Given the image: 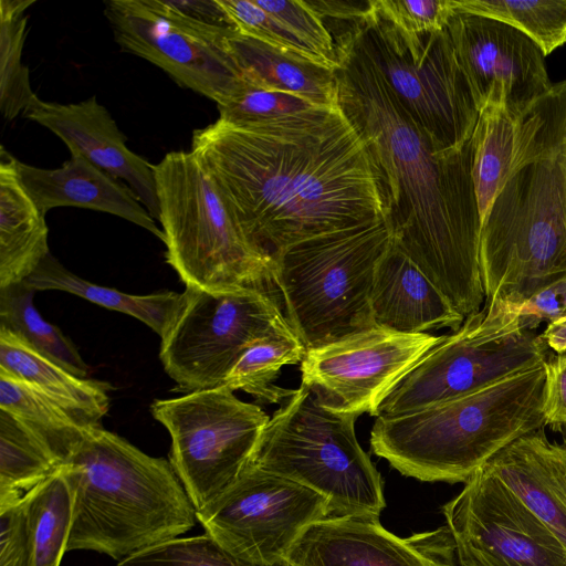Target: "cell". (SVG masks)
Returning a JSON list of instances; mask_svg holds the SVG:
<instances>
[{
	"instance_id": "cell-16",
	"label": "cell",
	"mask_w": 566,
	"mask_h": 566,
	"mask_svg": "<svg viewBox=\"0 0 566 566\" xmlns=\"http://www.w3.org/2000/svg\"><path fill=\"white\" fill-rule=\"evenodd\" d=\"M441 338L374 326L307 350L301 361L302 384L331 409L377 417L388 392Z\"/></svg>"
},
{
	"instance_id": "cell-2",
	"label": "cell",
	"mask_w": 566,
	"mask_h": 566,
	"mask_svg": "<svg viewBox=\"0 0 566 566\" xmlns=\"http://www.w3.org/2000/svg\"><path fill=\"white\" fill-rule=\"evenodd\" d=\"M335 48L338 106L382 174L394 242L465 318L485 297L473 137L462 149L442 148L402 107L350 29Z\"/></svg>"
},
{
	"instance_id": "cell-29",
	"label": "cell",
	"mask_w": 566,
	"mask_h": 566,
	"mask_svg": "<svg viewBox=\"0 0 566 566\" xmlns=\"http://www.w3.org/2000/svg\"><path fill=\"white\" fill-rule=\"evenodd\" d=\"M34 293L27 282L0 289V329L11 333L72 374L87 378V364L73 342L42 318L33 304Z\"/></svg>"
},
{
	"instance_id": "cell-1",
	"label": "cell",
	"mask_w": 566,
	"mask_h": 566,
	"mask_svg": "<svg viewBox=\"0 0 566 566\" xmlns=\"http://www.w3.org/2000/svg\"><path fill=\"white\" fill-rule=\"evenodd\" d=\"M192 151L249 242L273 258L302 241L388 219L382 174L338 105L196 129Z\"/></svg>"
},
{
	"instance_id": "cell-7",
	"label": "cell",
	"mask_w": 566,
	"mask_h": 566,
	"mask_svg": "<svg viewBox=\"0 0 566 566\" xmlns=\"http://www.w3.org/2000/svg\"><path fill=\"white\" fill-rule=\"evenodd\" d=\"M154 170L166 261L186 286L274 295L273 259L249 242L198 157L170 151Z\"/></svg>"
},
{
	"instance_id": "cell-43",
	"label": "cell",
	"mask_w": 566,
	"mask_h": 566,
	"mask_svg": "<svg viewBox=\"0 0 566 566\" xmlns=\"http://www.w3.org/2000/svg\"><path fill=\"white\" fill-rule=\"evenodd\" d=\"M169 9L181 18L206 27L234 29L219 0H165Z\"/></svg>"
},
{
	"instance_id": "cell-9",
	"label": "cell",
	"mask_w": 566,
	"mask_h": 566,
	"mask_svg": "<svg viewBox=\"0 0 566 566\" xmlns=\"http://www.w3.org/2000/svg\"><path fill=\"white\" fill-rule=\"evenodd\" d=\"M548 347L525 327L518 307L486 300L429 349L388 392L378 416L420 410L545 361ZM377 416V417H378Z\"/></svg>"
},
{
	"instance_id": "cell-28",
	"label": "cell",
	"mask_w": 566,
	"mask_h": 566,
	"mask_svg": "<svg viewBox=\"0 0 566 566\" xmlns=\"http://www.w3.org/2000/svg\"><path fill=\"white\" fill-rule=\"evenodd\" d=\"M61 464L18 417L0 408V506L14 503Z\"/></svg>"
},
{
	"instance_id": "cell-4",
	"label": "cell",
	"mask_w": 566,
	"mask_h": 566,
	"mask_svg": "<svg viewBox=\"0 0 566 566\" xmlns=\"http://www.w3.org/2000/svg\"><path fill=\"white\" fill-rule=\"evenodd\" d=\"M74 489L67 551L118 562L191 530L197 511L170 462L102 426L87 427L62 463Z\"/></svg>"
},
{
	"instance_id": "cell-3",
	"label": "cell",
	"mask_w": 566,
	"mask_h": 566,
	"mask_svg": "<svg viewBox=\"0 0 566 566\" xmlns=\"http://www.w3.org/2000/svg\"><path fill=\"white\" fill-rule=\"evenodd\" d=\"M486 300L520 306L566 275V80L518 119L509 175L482 218Z\"/></svg>"
},
{
	"instance_id": "cell-31",
	"label": "cell",
	"mask_w": 566,
	"mask_h": 566,
	"mask_svg": "<svg viewBox=\"0 0 566 566\" xmlns=\"http://www.w3.org/2000/svg\"><path fill=\"white\" fill-rule=\"evenodd\" d=\"M0 408L25 423L49 447L61 465L87 428L59 405L3 369H0Z\"/></svg>"
},
{
	"instance_id": "cell-34",
	"label": "cell",
	"mask_w": 566,
	"mask_h": 566,
	"mask_svg": "<svg viewBox=\"0 0 566 566\" xmlns=\"http://www.w3.org/2000/svg\"><path fill=\"white\" fill-rule=\"evenodd\" d=\"M453 6L514 27L545 56L566 43V0H453Z\"/></svg>"
},
{
	"instance_id": "cell-13",
	"label": "cell",
	"mask_w": 566,
	"mask_h": 566,
	"mask_svg": "<svg viewBox=\"0 0 566 566\" xmlns=\"http://www.w3.org/2000/svg\"><path fill=\"white\" fill-rule=\"evenodd\" d=\"M331 516L317 492L249 463L235 481L197 511L205 533L256 566H287L286 556L310 524Z\"/></svg>"
},
{
	"instance_id": "cell-42",
	"label": "cell",
	"mask_w": 566,
	"mask_h": 566,
	"mask_svg": "<svg viewBox=\"0 0 566 566\" xmlns=\"http://www.w3.org/2000/svg\"><path fill=\"white\" fill-rule=\"evenodd\" d=\"M522 324L535 331L541 323H553L566 315V275L518 306Z\"/></svg>"
},
{
	"instance_id": "cell-32",
	"label": "cell",
	"mask_w": 566,
	"mask_h": 566,
	"mask_svg": "<svg viewBox=\"0 0 566 566\" xmlns=\"http://www.w3.org/2000/svg\"><path fill=\"white\" fill-rule=\"evenodd\" d=\"M306 349L297 335H276L248 347L229 373L224 385L243 390L262 403H283L294 392L274 385L283 366L302 361Z\"/></svg>"
},
{
	"instance_id": "cell-30",
	"label": "cell",
	"mask_w": 566,
	"mask_h": 566,
	"mask_svg": "<svg viewBox=\"0 0 566 566\" xmlns=\"http://www.w3.org/2000/svg\"><path fill=\"white\" fill-rule=\"evenodd\" d=\"M517 119L502 104L488 103L480 111L472 135V177L481 221L511 169Z\"/></svg>"
},
{
	"instance_id": "cell-39",
	"label": "cell",
	"mask_w": 566,
	"mask_h": 566,
	"mask_svg": "<svg viewBox=\"0 0 566 566\" xmlns=\"http://www.w3.org/2000/svg\"><path fill=\"white\" fill-rule=\"evenodd\" d=\"M374 10L412 33L442 31L454 12L453 0H370Z\"/></svg>"
},
{
	"instance_id": "cell-37",
	"label": "cell",
	"mask_w": 566,
	"mask_h": 566,
	"mask_svg": "<svg viewBox=\"0 0 566 566\" xmlns=\"http://www.w3.org/2000/svg\"><path fill=\"white\" fill-rule=\"evenodd\" d=\"M318 107L324 106L293 94L249 85L245 82L233 96L218 105L219 118L233 124L270 122Z\"/></svg>"
},
{
	"instance_id": "cell-25",
	"label": "cell",
	"mask_w": 566,
	"mask_h": 566,
	"mask_svg": "<svg viewBox=\"0 0 566 566\" xmlns=\"http://www.w3.org/2000/svg\"><path fill=\"white\" fill-rule=\"evenodd\" d=\"M227 44L243 82L293 94L322 106L338 105L335 71L284 54L235 30Z\"/></svg>"
},
{
	"instance_id": "cell-5",
	"label": "cell",
	"mask_w": 566,
	"mask_h": 566,
	"mask_svg": "<svg viewBox=\"0 0 566 566\" xmlns=\"http://www.w3.org/2000/svg\"><path fill=\"white\" fill-rule=\"evenodd\" d=\"M544 363L430 407L378 416L371 451L405 476L465 483L522 436L545 427Z\"/></svg>"
},
{
	"instance_id": "cell-27",
	"label": "cell",
	"mask_w": 566,
	"mask_h": 566,
	"mask_svg": "<svg viewBox=\"0 0 566 566\" xmlns=\"http://www.w3.org/2000/svg\"><path fill=\"white\" fill-rule=\"evenodd\" d=\"M27 514L31 566H60L67 552L74 489L60 468L50 478L23 495Z\"/></svg>"
},
{
	"instance_id": "cell-23",
	"label": "cell",
	"mask_w": 566,
	"mask_h": 566,
	"mask_svg": "<svg viewBox=\"0 0 566 566\" xmlns=\"http://www.w3.org/2000/svg\"><path fill=\"white\" fill-rule=\"evenodd\" d=\"M17 161L0 156V289L25 282L50 254L45 214L24 187Z\"/></svg>"
},
{
	"instance_id": "cell-14",
	"label": "cell",
	"mask_w": 566,
	"mask_h": 566,
	"mask_svg": "<svg viewBox=\"0 0 566 566\" xmlns=\"http://www.w3.org/2000/svg\"><path fill=\"white\" fill-rule=\"evenodd\" d=\"M104 14L116 43L165 71L184 87L223 104L242 86L227 44L234 29L190 22L165 0H111Z\"/></svg>"
},
{
	"instance_id": "cell-24",
	"label": "cell",
	"mask_w": 566,
	"mask_h": 566,
	"mask_svg": "<svg viewBox=\"0 0 566 566\" xmlns=\"http://www.w3.org/2000/svg\"><path fill=\"white\" fill-rule=\"evenodd\" d=\"M0 369L59 405L83 427L101 426L108 411V384L72 374L3 329Z\"/></svg>"
},
{
	"instance_id": "cell-20",
	"label": "cell",
	"mask_w": 566,
	"mask_h": 566,
	"mask_svg": "<svg viewBox=\"0 0 566 566\" xmlns=\"http://www.w3.org/2000/svg\"><path fill=\"white\" fill-rule=\"evenodd\" d=\"M17 168L24 187L44 214L56 207L96 210L123 218L164 240L163 230L134 191L83 156L71 155L55 169L19 160Z\"/></svg>"
},
{
	"instance_id": "cell-26",
	"label": "cell",
	"mask_w": 566,
	"mask_h": 566,
	"mask_svg": "<svg viewBox=\"0 0 566 566\" xmlns=\"http://www.w3.org/2000/svg\"><path fill=\"white\" fill-rule=\"evenodd\" d=\"M35 291L59 290L133 316L161 337L169 325L180 293L164 291L134 295L88 282L65 269L51 253L25 281Z\"/></svg>"
},
{
	"instance_id": "cell-35",
	"label": "cell",
	"mask_w": 566,
	"mask_h": 566,
	"mask_svg": "<svg viewBox=\"0 0 566 566\" xmlns=\"http://www.w3.org/2000/svg\"><path fill=\"white\" fill-rule=\"evenodd\" d=\"M117 566H256L224 549L210 535L176 537L118 562Z\"/></svg>"
},
{
	"instance_id": "cell-15",
	"label": "cell",
	"mask_w": 566,
	"mask_h": 566,
	"mask_svg": "<svg viewBox=\"0 0 566 566\" xmlns=\"http://www.w3.org/2000/svg\"><path fill=\"white\" fill-rule=\"evenodd\" d=\"M442 514L458 566H566V546L485 467Z\"/></svg>"
},
{
	"instance_id": "cell-12",
	"label": "cell",
	"mask_w": 566,
	"mask_h": 566,
	"mask_svg": "<svg viewBox=\"0 0 566 566\" xmlns=\"http://www.w3.org/2000/svg\"><path fill=\"white\" fill-rule=\"evenodd\" d=\"M150 411L171 437L169 462L196 511L216 500L250 463L270 419L226 386L157 399Z\"/></svg>"
},
{
	"instance_id": "cell-38",
	"label": "cell",
	"mask_w": 566,
	"mask_h": 566,
	"mask_svg": "<svg viewBox=\"0 0 566 566\" xmlns=\"http://www.w3.org/2000/svg\"><path fill=\"white\" fill-rule=\"evenodd\" d=\"M332 70L339 67L335 40L323 18L307 1L254 0Z\"/></svg>"
},
{
	"instance_id": "cell-33",
	"label": "cell",
	"mask_w": 566,
	"mask_h": 566,
	"mask_svg": "<svg viewBox=\"0 0 566 566\" xmlns=\"http://www.w3.org/2000/svg\"><path fill=\"white\" fill-rule=\"evenodd\" d=\"M34 0L0 1V109L7 120L29 111L40 98L32 91L22 63L27 38L25 15Z\"/></svg>"
},
{
	"instance_id": "cell-10",
	"label": "cell",
	"mask_w": 566,
	"mask_h": 566,
	"mask_svg": "<svg viewBox=\"0 0 566 566\" xmlns=\"http://www.w3.org/2000/svg\"><path fill=\"white\" fill-rule=\"evenodd\" d=\"M350 30L409 115L442 148L462 149L473 135L480 109L447 29L407 32L370 4L365 19Z\"/></svg>"
},
{
	"instance_id": "cell-36",
	"label": "cell",
	"mask_w": 566,
	"mask_h": 566,
	"mask_svg": "<svg viewBox=\"0 0 566 566\" xmlns=\"http://www.w3.org/2000/svg\"><path fill=\"white\" fill-rule=\"evenodd\" d=\"M219 2L238 33L290 56L331 69L254 0H219Z\"/></svg>"
},
{
	"instance_id": "cell-19",
	"label": "cell",
	"mask_w": 566,
	"mask_h": 566,
	"mask_svg": "<svg viewBox=\"0 0 566 566\" xmlns=\"http://www.w3.org/2000/svg\"><path fill=\"white\" fill-rule=\"evenodd\" d=\"M24 117L55 134L71 155L125 181L151 217L159 218L154 165L127 147L126 136L95 96L69 104L39 99Z\"/></svg>"
},
{
	"instance_id": "cell-41",
	"label": "cell",
	"mask_w": 566,
	"mask_h": 566,
	"mask_svg": "<svg viewBox=\"0 0 566 566\" xmlns=\"http://www.w3.org/2000/svg\"><path fill=\"white\" fill-rule=\"evenodd\" d=\"M542 411L545 426L555 431L566 429V352L551 354L544 361Z\"/></svg>"
},
{
	"instance_id": "cell-18",
	"label": "cell",
	"mask_w": 566,
	"mask_h": 566,
	"mask_svg": "<svg viewBox=\"0 0 566 566\" xmlns=\"http://www.w3.org/2000/svg\"><path fill=\"white\" fill-rule=\"evenodd\" d=\"M287 566H458L447 525L399 537L379 518L331 515L306 526Z\"/></svg>"
},
{
	"instance_id": "cell-44",
	"label": "cell",
	"mask_w": 566,
	"mask_h": 566,
	"mask_svg": "<svg viewBox=\"0 0 566 566\" xmlns=\"http://www.w3.org/2000/svg\"><path fill=\"white\" fill-rule=\"evenodd\" d=\"M307 3L323 20L333 18L336 20L350 21L352 23L365 19L370 10L369 0H312L307 1Z\"/></svg>"
},
{
	"instance_id": "cell-40",
	"label": "cell",
	"mask_w": 566,
	"mask_h": 566,
	"mask_svg": "<svg viewBox=\"0 0 566 566\" xmlns=\"http://www.w3.org/2000/svg\"><path fill=\"white\" fill-rule=\"evenodd\" d=\"M0 566H31L23 496L14 503L0 506Z\"/></svg>"
},
{
	"instance_id": "cell-6",
	"label": "cell",
	"mask_w": 566,
	"mask_h": 566,
	"mask_svg": "<svg viewBox=\"0 0 566 566\" xmlns=\"http://www.w3.org/2000/svg\"><path fill=\"white\" fill-rule=\"evenodd\" d=\"M394 242L388 219L322 234L273 255L285 316L306 352L376 326L370 296Z\"/></svg>"
},
{
	"instance_id": "cell-8",
	"label": "cell",
	"mask_w": 566,
	"mask_h": 566,
	"mask_svg": "<svg viewBox=\"0 0 566 566\" xmlns=\"http://www.w3.org/2000/svg\"><path fill=\"white\" fill-rule=\"evenodd\" d=\"M356 418L301 384L270 417L250 462L317 492L331 515L379 518L384 483L358 443Z\"/></svg>"
},
{
	"instance_id": "cell-11",
	"label": "cell",
	"mask_w": 566,
	"mask_h": 566,
	"mask_svg": "<svg viewBox=\"0 0 566 566\" xmlns=\"http://www.w3.org/2000/svg\"><path fill=\"white\" fill-rule=\"evenodd\" d=\"M276 335H296L264 291L208 292L186 286L164 335L160 360L178 390L221 387L244 350Z\"/></svg>"
},
{
	"instance_id": "cell-45",
	"label": "cell",
	"mask_w": 566,
	"mask_h": 566,
	"mask_svg": "<svg viewBox=\"0 0 566 566\" xmlns=\"http://www.w3.org/2000/svg\"><path fill=\"white\" fill-rule=\"evenodd\" d=\"M542 339L547 347L556 354L566 352V315L559 319L547 324L541 334Z\"/></svg>"
},
{
	"instance_id": "cell-17",
	"label": "cell",
	"mask_w": 566,
	"mask_h": 566,
	"mask_svg": "<svg viewBox=\"0 0 566 566\" xmlns=\"http://www.w3.org/2000/svg\"><path fill=\"white\" fill-rule=\"evenodd\" d=\"M446 29L480 111L496 103L520 118L552 87L544 53L514 27L454 10Z\"/></svg>"
},
{
	"instance_id": "cell-22",
	"label": "cell",
	"mask_w": 566,
	"mask_h": 566,
	"mask_svg": "<svg viewBox=\"0 0 566 566\" xmlns=\"http://www.w3.org/2000/svg\"><path fill=\"white\" fill-rule=\"evenodd\" d=\"M370 307L376 326L406 334L444 327L455 332L464 321L395 242L377 268Z\"/></svg>"
},
{
	"instance_id": "cell-21",
	"label": "cell",
	"mask_w": 566,
	"mask_h": 566,
	"mask_svg": "<svg viewBox=\"0 0 566 566\" xmlns=\"http://www.w3.org/2000/svg\"><path fill=\"white\" fill-rule=\"evenodd\" d=\"M551 442L544 427L516 439L484 467L566 546V429Z\"/></svg>"
}]
</instances>
